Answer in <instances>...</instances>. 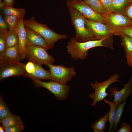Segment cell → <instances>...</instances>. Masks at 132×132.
<instances>
[{
	"label": "cell",
	"instance_id": "obj_32",
	"mask_svg": "<svg viewBox=\"0 0 132 132\" xmlns=\"http://www.w3.org/2000/svg\"><path fill=\"white\" fill-rule=\"evenodd\" d=\"M123 13L130 19L132 23V1L127 6Z\"/></svg>",
	"mask_w": 132,
	"mask_h": 132
},
{
	"label": "cell",
	"instance_id": "obj_34",
	"mask_svg": "<svg viewBox=\"0 0 132 132\" xmlns=\"http://www.w3.org/2000/svg\"><path fill=\"white\" fill-rule=\"evenodd\" d=\"M0 30H9L8 25L3 18L1 13L0 14Z\"/></svg>",
	"mask_w": 132,
	"mask_h": 132
},
{
	"label": "cell",
	"instance_id": "obj_20",
	"mask_svg": "<svg viewBox=\"0 0 132 132\" xmlns=\"http://www.w3.org/2000/svg\"><path fill=\"white\" fill-rule=\"evenodd\" d=\"M94 11L106 16L109 13L99 0H83Z\"/></svg>",
	"mask_w": 132,
	"mask_h": 132
},
{
	"label": "cell",
	"instance_id": "obj_5",
	"mask_svg": "<svg viewBox=\"0 0 132 132\" xmlns=\"http://www.w3.org/2000/svg\"><path fill=\"white\" fill-rule=\"evenodd\" d=\"M119 77L118 74H115L102 82H99L96 81L94 83H90V86L94 90L93 93L90 94L89 95V98L93 99L91 106L95 107L97 102L105 99L108 95L106 92V89L112 83L121 81L118 79Z\"/></svg>",
	"mask_w": 132,
	"mask_h": 132
},
{
	"label": "cell",
	"instance_id": "obj_24",
	"mask_svg": "<svg viewBox=\"0 0 132 132\" xmlns=\"http://www.w3.org/2000/svg\"><path fill=\"white\" fill-rule=\"evenodd\" d=\"M118 34L121 37V44L124 48L126 58L132 53V38L123 34Z\"/></svg>",
	"mask_w": 132,
	"mask_h": 132
},
{
	"label": "cell",
	"instance_id": "obj_40",
	"mask_svg": "<svg viewBox=\"0 0 132 132\" xmlns=\"http://www.w3.org/2000/svg\"><path fill=\"white\" fill-rule=\"evenodd\" d=\"M2 0H0V1H2Z\"/></svg>",
	"mask_w": 132,
	"mask_h": 132
},
{
	"label": "cell",
	"instance_id": "obj_8",
	"mask_svg": "<svg viewBox=\"0 0 132 132\" xmlns=\"http://www.w3.org/2000/svg\"><path fill=\"white\" fill-rule=\"evenodd\" d=\"M33 80L35 86L45 88L54 94L58 100H65L67 97L70 88L66 84L53 81L45 82L36 79Z\"/></svg>",
	"mask_w": 132,
	"mask_h": 132
},
{
	"label": "cell",
	"instance_id": "obj_35",
	"mask_svg": "<svg viewBox=\"0 0 132 132\" xmlns=\"http://www.w3.org/2000/svg\"><path fill=\"white\" fill-rule=\"evenodd\" d=\"M132 128L130 125L125 123H123L120 129H119L118 132H130L131 131Z\"/></svg>",
	"mask_w": 132,
	"mask_h": 132
},
{
	"label": "cell",
	"instance_id": "obj_3",
	"mask_svg": "<svg viewBox=\"0 0 132 132\" xmlns=\"http://www.w3.org/2000/svg\"><path fill=\"white\" fill-rule=\"evenodd\" d=\"M68 8L71 21L75 30L74 38L75 40L79 42H83L95 39L86 26L85 18L77 10Z\"/></svg>",
	"mask_w": 132,
	"mask_h": 132
},
{
	"label": "cell",
	"instance_id": "obj_36",
	"mask_svg": "<svg viewBox=\"0 0 132 132\" xmlns=\"http://www.w3.org/2000/svg\"><path fill=\"white\" fill-rule=\"evenodd\" d=\"M6 6H13L14 0H3Z\"/></svg>",
	"mask_w": 132,
	"mask_h": 132
},
{
	"label": "cell",
	"instance_id": "obj_18",
	"mask_svg": "<svg viewBox=\"0 0 132 132\" xmlns=\"http://www.w3.org/2000/svg\"><path fill=\"white\" fill-rule=\"evenodd\" d=\"M2 10L5 16H15L19 19L23 18L26 13L23 9L16 8L11 6H5Z\"/></svg>",
	"mask_w": 132,
	"mask_h": 132
},
{
	"label": "cell",
	"instance_id": "obj_38",
	"mask_svg": "<svg viewBox=\"0 0 132 132\" xmlns=\"http://www.w3.org/2000/svg\"><path fill=\"white\" fill-rule=\"evenodd\" d=\"M5 6V4L3 1H0V9H2Z\"/></svg>",
	"mask_w": 132,
	"mask_h": 132
},
{
	"label": "cell",
	"instance_id": "obj_39",
	"mask_svg": "<svg viewBox=\"0 0 132 132\" xmlns=\"http://www.w3.org/2000/svg\"><path fill=\"white\" fill-rule=\"evenodd\" d=\"M4 127L2 126H0V132H4Z\"/></svg>",
	"mask_w": 132,
	"mask_h": 132
},
{
	"label": "cell",
	"instance_id": "obj_29",
	"mask_svg": "<svg viewBox=\"0 0 132 132\" xmlns=\"http://www.w3.org/2000/svg\"><path fill=\"white\" fill-rule=\"evenodd\" d=\"M115 32L118 34L125 35L132 38V25L121 27Z\"/></svg>",
	"mask_w": 132,
	"mask_h": 132
},
{
	"label": "cell",
	"instance_id": "obj_15",
	"mask_svg": "<svg viewBox=\"0 0 132 132\" xmlns=\"http://www.w3.org/2000/svg\"><path fill=\"white\" fill-rule=\"evenodd\" d=\"M35 63V69L33 72L30 74H26L24 76L31 78L32 80H51L50 71L44 69L41 66V65Z\"/></svg>",
	"mask_w": 132,
	"mask_h": 132
},
{
	"label": "cell",
	"instance_id": "obj_14",
	"mask_svg": "<svg viewBox=\"0 0 132 132\" xmlns=\"http://www.w3.org/2000/svg\"><path fill=\"white\" fill-rule=\"evenodd\" d=\"M25 28L26 34V45L39 46L44 48L47 50L52 48L41 36L31 29Z\"/></svg>",
	"mask_w": 132,
	"mask_h": 132
},
{
	"label": "cell",
	"instance_id": "obj_31",
	"mask_svg": "<svg viewBox=\"0 0 132 132\" xmlns=\"http://www.w3.org/2000/svg\"><path fill=\"white\" fill-rule=\"evenodd\" d=\"M25 73L24 75L33 73L35 69V63L30 61L27 63L25 65Z\"/></svg>",
	"mask_w": 132,
	"mask_h": 132
},
{
	"label": "cell",
	"instance_id": "obj_7",
	"mask_svg": "<svg viewBox=\"0 0 132 132\" xmlns=\"http://www.w3.org/2000/svg\"><path fill=\"white\" fill-rule=\"evenodd\" d=\"M50 69L52 81L66 84L76 74L74 68L62 65H54L52 63L46 65Z\"/></svg>",
	"mask_w": 132,
	"mask_h": 132
},
{
	"label": "cell",
	"instance_id": "obj_1",
	"mask_svg": "<svg viewBox=\"0 0 132 132\" xmlns=\"http://www.w3.org/2000/svg\"><path fill=\"white\" fill-rule=\"evenodd\" d=\"M104 39L91 40L83 42L77 41L74 38L71 39L66 45L67 51L71 58L75 60L85 59L88 56V50L93 47L104 46Z\"/></svg>",
	"mask_w": 132,
	"mask_h": 132
},
{
	"label": "cell",
	"instance_id": "obj_12",
	"mask_svg": "<svg viewBox=\"0 0 132 132\" xmlns=\"http://www.w3.org/2000/svg\"><path fill=\"white\" fill-rule=\"evenodd\" d=\"M132 76L128 82L124 84L123 88L118 90L116 87L111 88L110 90L111 96H113V102L117 105L124 101L132 93Z\"/></svg>",
	"mask_w": 132,
	"mask_h": 132
},
{
	"label": "cell",
	"instance_id": "obj_11",
	"mask_svg": "<svg viewBox=\"0 0 132 132\" xmlns=\"http://www.w3.org/2000/svg\"><path fill=\"white\" fill-rule=\"evenodd\" d=\"M107 22L112 28L118 30L122 27L132 25L130 19L124 14L120 13H110L106 16Z\"/></svg>",
	"mask_w": 132,
	"mask_h": 132
},
{
	"label": "cell",
	"instance_id": "obj_17",
	"mask_svg": "<svg viewBox=\"0 0 132 132\" xmlns=\"http://www.w3.org/2000/svg\"><path fill=\"white\" fill-rule=\"evenodd\" d=\"M3 34L5 39L6 49L19 44L18 35L14 31L10 30H0Z\"/></svg>",
	"mask_w": 132,
	"mask_h": 132
},
{
	"label": "cell",
	"instance_id": "obj_10",
	"mask_svg": "<svg viewBox=\"0 0 132 132\" xmlns=\"http://www.w3.org/2000/svg\"><path fill=\"white\" fill-rule=\"evenodd\" d=\"M85 23L87 28L96 39H104L105 41L111 37V32L108 26L104 23L90 21L85 18Z\"/></svg>",
	"mask_w": 132,
	"mask_h": 132
},
{
	"label": "cell",
	"instance_id": "obj_16",
	"mask_svg": "<svg viewBox=\"0 0 132 132\" xmlns=\"http://www.w3.org/2000/svg\"><path fill=\"white\" fill-rule=\"evenodd\" d=\"M22 60L19 53L18 44L6 49L2 61H19Z\"/></svg>",
	"mask_w": 132,
	"mask_h": 132
},
{
	"label": "cell",
	"instance_id": "obj_37",
	"mask_svg": "<svg viewBox=\"0 0 132 132\" xmlns=\"http://www.w3.org/2000/svg\"><path fill=\"white\" fill-rule=\"evenodd\" d=\"M126 58L128 64L132 68V53Z\"/></svg>",
	"mask_w": 132,
	"mask_h": 132
},
{
	"label": "cell",
	"instance_id": "obj_33",
	"mask_svg": "<svg viewBox=\"0 0 132 132\" xmlns=\"http://www.w3.org/2000/svg\"><path fill=\"white\" fill-rule=\"evenodd\" d=\"M107 10L108 13H111L112 1L111 0H99Z\"/></svg>",
	"mask_w": 132,
	"mask_h": 132
},
{
	"label": "cell",
	"instance_id": "obj_13",
	"mask_svg": "<svg viewBox=\"0 0 132 132\" xmlns=\"http://www.w3.org/2000/svg\"><path fill=\"white\" fill-rule=\"evenodd\" d=\"M23 21V18L19 19L14 31L17 34L18 37L19 53L21 60L26 57V34Z\"/></svg>",
	"mask_w": 132,
	"mask_h": 132
},
{
	"label": "cell",
	"instance_id": "obj_28",
	"mask_svg": "<svg viewBox=\"0 0 132 132\" xmlns=\"http://www.w3.org/2000/svg\"><path fill=\"white\" fill-rule=\"evenodd\" d=\"M6 49V44L3 34L0 31V63L2 61Z\"/></svg>",
	"mask_w": 132,
	"mask_h": 132
},
{
	"label": "cell",
	"instance_id": "obj_19",
	"mask_svg": "<svg viewBox=\"0 0 132 132\" xmlns=\"http://www.w3.org/2000/svg\"><path fill=\"white\" fill-rule=\"evenodd\" d=\"M132 0H114L112 1L111 12L114 13H123L127 6Z\"/></svg>",
	"mask_w": 132,
	"mask_h": 132
},
{
	"label": "cell",
	"instance_id": "obj_25",
	"mask_svg": "<svg viewBox=\"0 0 132 132\" xmlns=\"http://www.w3.org/2000/svg\"><path fill=\"white\" fill-rule=\"evenodd\" d=\"M126 101V100H124L122 103L119 104L117 107L116 110L115 121L113 128V129H116L120 123L121 118L123 112Z\"/></svg>",
	"mask_w": 132,
	"mask_h": 132
},
{
	"label": "cell",
	"instance_id": "obj_6",
	"mask_svg": "<svg viewBox=\"0 0 132 132\" xmlns=\"http://www.w3.org/2000/svg\"><path fill=\"white\" fill-rule=\"evenodd\" d=\"M26 57L33 62L47 65L54 62L55 59L48 53L44 48L39 46L29 45L26 46Z\"/></svg>",
	"mask_w": 132,
	"mask_h": 132
},
{
	"label": "cell",
	"instance_id": "obj_2",
	"mask_svg": "<svg viewBox=\"0 0 132 132\" xmlns=\"http://www.w3.org/2000/svg\"><path fill=\"white\" fill-rule=\"evenodd\" d=\"M25 27L28 28L39 34L52 48L55 43L59 40L68 38L66 34L57 33L49 28L45 24L37 22L34 17L24 20Z\"/></svg>",
	"mask_w": 132,
	"mask_h": 132
},
{
	"label": "cell",
	"instance_id": "obj_41",
	"mask_svg": "<svg viewBox=\"0 0 132 132\" xmlns=\"http://www.w3.org/2000/svg\"><path fill=\"white\" fill-rule=\"evenodd\" d=\"M111 0L112 1H113L114 0Z\"/></svg>",
	"mask_w": 132,
	"mask_h": 132
},
{
	"label": "cell",
	"instance_id": "obj_21",
	"mask_svg": "<svg viewBox=\"0 0 132 132\" xmlns=\"http://www.w3.org/2000/svg\"><path fill=\"white\" fill-rule=\"evenodd\" d=\"M109 112L99 120L94 123L92 126L94 132H103L106 129V123L108 120Z\"/></svg>",
	"mask_w": 132,
	"mask_h": 132
},
{
	"label": "cell",
	"instance_id": "obj_9",
	"mask_svg": "<svg viewBox=\"0 0 132 132\" xmlns=\"http://www.w3.org/2000/svg\"><path fill=\"white\" fill-rule=\"evenodd\" d=\"M0 80L12 76L24 75L25 64L19 61H3L0 63Z\"/></svg>",
	"mask_w": 132,
	"mask_h": 132
},
{
	"label": "cell",
	"instance_id": "obj_23",
	"mask_svg": "<svg viewBox=\"0 0 132 132\" xmlns=\"http://www.w3.org/2000/svg\"><path fill=\"white\" fill-rule=\"evenodd\" d=\"M104 102L109 104L110 107V110L109 111V115L108 121L109 122V132L111 131L115 122L116 109L117 105L113 102H111L104 99Z\"/></svg>",
	"mask_w": 132,
	"mask_h": 132
},
{
	"label": "cell",
	"instance_id": "obj_27",
	"mask_svg": "<svg viewBox=\"0 0 132 132\" xmlns=\"http://www.w3.org/2000/svg\"><path fill=\"white\" fill-rule=\"evenodd\" d=\"M19 18L13 15L5 16L4 19L7 22L9 29L14 31L17 25Z\"/></svg>",
	"mask_w": 132,
	"mask_h": 132
},
{
	"label": "cell",
	"instance_id": "obj_22",
	"mask_svg": "<svg viewBox=\"0 0 132 132\" xmlns=\"http://www.w3.org/2000/svg\"><path fill=\"white\" fill-rule=\"evenodd\" d=\"M4 127L23 124L20 118L18 116L12 114L0 121Z\"/></svg>",
	"mask_w": 132,
	"mask_h": 132
},
{
	"label": "cell",
	"instance_id": "obj_30",
	"mask_svg": "<svg viewBox=\"0 0 132 132\" xmlns=\"http://www.w3.org/2000/svg\"><path fill=\"white\" fill-rule=\"evenodd\" d=\"M4 128L5 132H22L24 129L23 124Z\"/></svg>",
	"mask_w": 132,
	"mask_h": 132
},
{
	"label": "cell",
	"instance_id": "obj_26",
	"mask_svg": "<svg viewBox=\"0 0 132 132\" xmlns=\"http://www.w3.org/2000/svg\"><path fill=\"white\" fill-rule=\"evenodd\" d=\"M12 114L5 104L3 99L0 96V121Z\"/></svg>",
	"mask_w": 132,
	"mask_h": 132
},
{
	"label": "cell",
	"instance_id": "obj_4",
	"mask_svg": "<svg viewBox=\"0 0 132 132\" xmlns=\"http://www.w3.org/2000/svg\"><path fill=\"white\" fill-rule=\"evenodd\" d=\"M66 5L68 8L77 10L90 21L104 24L107 22L105 16L94 11L83 0H67Z\"/></svg>",
	"mask_w": 132,
	"mask_h": 132
}]
</instances>
